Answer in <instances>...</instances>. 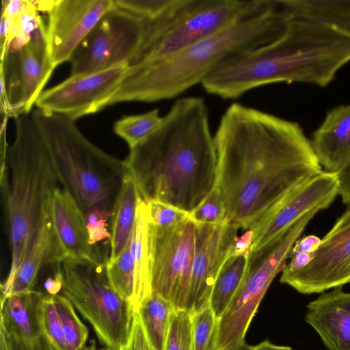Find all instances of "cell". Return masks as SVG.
Segmentation results:
<instances>
[{
  "label": "cell",
  "instance_id": "cell-1",
  "mask_svg": "<svg viewBox=\"0 0 350 350\" xmlns=\"http://www.w3.org/2000/svg\"><path fill=\"white\" fill-rule=\"evenodd\" d=\"M217 183L226 218L250 229L291 191L323 171L301 126L241 103L230 105L214 135Z\"/></svg>",
  "mask_w": 350,
  "mask_h": 350
},
{
  "label": "cell",
  "instance_id": "cell-2",
  "mask_svg": "<svg viewBox=\"0 0 350 350\" xmlns=\"http://www.w3.org/2000/svg\"><path fill=\"white\" fill-rule=\"evenodd\" d=\"M142 200L190 214L215 188L217 154L208 111L200 96L177 99L159 126L124 160Z\"/></svg>",
  "mask_w": 350,
  "mask_h": 350
},
{
  "label": "cell",
  "instance_id": "cell-3",
  "mask_svg": "<svg viewBox=\"0 0 350 350\" xmlns=\"http://www.w3.org/2000/svg\"><path fill=\"white\" fill-rule=\"evenodd\" d=\"M349 62V36L329 24L291 14L280 37L230 59L201 85L224 99L275 83L325 86Z\"/></svg>",
  "mask_w": 350,
  "mask_h": 350
},
{
  "label": "cell",
  "instance_id": "cell-4",
  "mask_svg": "<svg viewBox=\"0 0 350 350\" xmlns=\"http://www.w3.org/2000/svg\"><path fill=\"white\" fill-rule=\"evenodd\" d=\"M291 18L280 0H254L225 29L163 59L129 66L109 105L175 98L230 59L280 37Z\"/></svg>",
  "mask_w": 350,
  "mask_h": 350
},
{
  "label": "cell",
  "instance_id": "cell-5",
  "mask_svg": "<svg viewBox=\"0 0 350 350\" xmlns=\"http://www.w3.org/2000/svg\"><path fill=\"white\" fill-rule=\"evenodd\" d=\"M15 135L5 152L11 172L1 176L11 265L1 291L12 282L36 230L50 219L51 197L59 181L29 112L14 118Z\"/></svg>",
  "mask_w": 350,
  "mask_h": 350
},
{
  "label": "cell",
  "instance_id": "cell-6",
  "mask_svg": "<svg viewBox=\"0 0 350 350\" xmlns=\"http://www.w3.org/2000/svg\"><path fill=\"white\" fill-rule=\"evenodd\" d=\"M29 114L62 187L83 213L98 207L113 213L128 174L124 161L91 142L75 120L36 107Z\"/></svg>",
  "mask_w": 350,
  "mask_h": 350
},
{
  "label": "cell",
  "instance_id": "cell-7",
  "mask_svg": "<svg viewBox=\"0 0 350 350\" xmlns=\"http://www.w3.org/2000/svg\"><path fill=\"white\" fill-rule=\"evenodd\" d=\"M254 0H165L145 21L142 46L129 66L163 59L225 29Z\"/></svg>",
  "mask_w": 350,
  "mask_h": 350
},
{
  "label": "cell",
  "instance_id": "cell-8",
  "mask_svg": "<svg viewBox=\"0 0 350 350\" xmlns=\"http://www.w3.org/2000/svg\"><path fill=\"white\" fill-rule=\"evenodd\" d=\"M62 293L92 327L106 347L124 350L135 311L112 287L105 263L64 260Z\"/></svg>",
  "mask_w": 350,
  "mask_h": 350
},
{
  "label": "cell",
  "instance_id": "cell-9",
  "mask_svg": "<svg viewBox=\"0 0 350 350\" xmlns=\"http://www.w3.org/2000/svg\"><path fill=\"white\" fill-rule=\"evenodd\" d=\"M299 237V231L291 226L250 252L242 282L219 319L217 350L244 340L263 297L274 278L282 270Z\"/></svg>",
  "mask_w": 350,
  "mask_h": 350
},
{
  "label": "cell",
  "instance_id": "cell-10",
  "mask_svg": "<svg viewBox=\"0 0 350 350\" xmlns=\"http://www.w3.org/2000/svg\"><path fill=\"white\" fill-rule=\"evenodd\" d=\"M144 34L143 18L117 7L110 10L72 55L71 75L129 66L142 46Z\"/></svg>",
  "mask_w": 350,
  "mask_h": 350
},
{
  "label": "cell",
  "instance_id": "cell-11",
  "mask_svg": "<svg viewBox=\"0 0 350 350\" xmlns=\"http://www.w3.org/2000/svg\"><path fill=\"white\" fill-rule=\"evenodd\" d=\"M150 219V218H149ZM196 225L189 217L167 228L150 220L151 289L176 309H185L196 245Z\"/></svg>",
  "mask_w": 350,
  "mask_h": 350
},
{
  "label": "cell",
  "instance_id": "cell-12",
  "mask_svg": "<svg viewBox=\"0 0 350 350\" xmlns=\"http://www.w3.org/2000/svg\"><path fill=\"white\" fill-rule=\"evenodd\" d=\"M129 66L122 64L102 71L70 75L59 84L44 90L35 106L75 121L97 113L109 106Z\"/></svg>",
  "mask_w": 350,
  "mask_h": 350
},
{
  "label": "cell",
  "instance_id": "cell-13",
  "mask_svg": "<svg viewBox=\"0 0 350 350\" xmlns=\"http://www.w3.org/2000/svg\"><path fill=\"white\" fill-rule=\"evenodd\" d=\"M55 67L46 43V26L37 29L16 53H8L1 61V84L8 97V116L16 118L33 109Z\"/></svg>",
  "mask_w": 350,
  "mask_h": 350
},
{
  "label": "cell",
  "instance_id": "cell-14",
  "mask_svg": "<svg viewBox=\"0 0 350 350\" xmlns=\"http://www.w3.org/2000/svg\"><path fill=\"white\" fill-rule=\"evenodd\" d=\"M339 188L338 172L325 170L295 187L250 228L253 231L250 251L265 245L306 213L327 208L339 195Z\"/></svg>",
  "mask_w": 350,
  "mask_h": 350
},
{
  "label": "cell",
  "instance_id": "cell-15",
  "mask_svg": "<svg viewBox=\"0 0 350 350\" xmlns=\"http://www.w3.org/2000/svg\"><path fill=\"white\" fill-rule=\"evenodd\" d=\"M116 8L114 0H55L47 10L46 43L56 68L69 62L100 20Z\"/></svg>",
  "mask_w": 350,
  "mask_h": 350
},
{
  "label": "cell",
  "instance_id": "cell-16",
  "mask_svg": "<svg viewBox=\"0 0 350 350\" xmlns=\"http://www.w3.org/2000/svg\"><path fill=\"white\" fill-rule=\"evenodd\" d=\"M195 224V252L185 308L191 314L209 306L216 278L240 229L227 219L219 224Z\"/></svg>",
  "mask_w": 350,
  "mask_h": 350
},
{
  "label": "cell",
  "instance_id": "cell-17",
  "mask_svg": "<svg viewBox=\"0 0 350 350\" xmlns=\"http://www.w3.org/2000/svg\"><path fill=\"white\" fill-rule=\"evenodd\" d=\"M280 281L303 294L319 293L350 283V224L331 228L312 260L295 271H282Z\"/></svg>",
  "mask_w": 350,
  "mask_h": 350
},
{
  "label": "cell",
  "instance_id": "cell-18",
  "mask_svg": "<svg viewBox=\"0 0 350 350\" xmlns=\"http://www.w3.org/2000/svg\"><path fill=\"white\" fill-rule=\"evenodd\" d=\"M49 216L61 262L68 259L106 263L107 255L90 243L83 211L62 187H57L51 197Z\"/></svg>",
  "mask_w": 350,
  "mask_h": 350
},
{
  "label": "cell",
  "instance_id": "cell-19",
  "mask_svg": "<svg viewBox=\"0 0 350 350\" xmlns=\"http://www.w3.org/2000/svg\"><path fill=\"white\" fill-rule=\"evenodd\" d=\"M305 320L327 350H350V293L344 292L342 286L308 303Z\"/></svg>",
  "mask_w": 350,
  "mask_h": 350
},
{
  "label": "cell",
  "instance_id": "cell-20",
  "mask_svg": "<svg viewBox=\"0 0 350 350\" xmlns=\"http://www.w3.org/2000/svg\"><path fill=\"white\" fill-rule=\"evenodd\" d=\"M311 144L325 171L338 172L350 161V103L327 113Z\"/></svg>",
  "mask_w": 350,
  "mask_h": 350
},
{
  "label": "cell",
  "instance_id": "cell-21",
  "mask_svg": "<svg viewBox=\"0 0 350 350\" xmlns=\"http://www.w3.org/2000/svg\"><path fill=\"white\" fill-rule=\"evenodd\" d=\"M61 262L50 219L44 222L31 237L22 262L12 282L1 291V300L6 297L33 290L38 275L46 265Z\"/></svg>",
  "mask_w": 350,
  "mask_h": 350
},
{
  "label": "cell",
  "instance_id": "cell-22",
  "mask_svg": "<svg viewBox=\"0 0 350 350\" xmlns=\"http://www.w3.org/2000/svg\"><path fill=\"white\" fill-rule=\"evenodd\" d=\"M44 294L35 290L1 300L0 327L6 334L31 340L43 334L41 307Z\"/></svg>",
  "mask_w": 350,
  "mask_h": 350
},
{
  "label": "cell",
  "instance_id": "cell-23",
  "mask_svg": "<svg viewBox=\"0 0 350 350\" xmlns=\"http://www.w3.org/2000/svg\"><path fill=\"white\" fill-rule=\"evenodd\" d=\"M135 271L133 308L137 312L142 301L152 293L150 219L146 203L141 199L132 232Z\"/></svg>",
  "mask_w": 350,
  "mask_h": 350
},
{
  "label": "cell",
  "instance_id": "cell-24",
  "mask_svg": "<svg viewBox=\"0 0 350 350\" xmlns=\"http://www.w3.org/2000/svg\"><path fill=\"white\" fill-rule=\"evenodd\" d=\"M141 199L135 182L127 174L113 210L109 260L117 259L126 247L132 234Z\"/></svg>",
  "mask_w": 350,
  "mask_h": 350
},
{
  "label": "cell",
  "instance_id": "cell-25",
  "mask_svg": "<svg viewBox=\"0 0 350 350\" xmlns=\"http://www.w3.org/2000/svg\"><path fill=\"white\" fill-rule=\"evenodd\" d=\"M286 7L293 16L329 24L350 36V0H288Z\"/></svg>",
  "mask_w": 350,
  "mask_h": 350
},
{
  "label": "cell",
  "instance_id": "cell-26",
  "mask_svg": "<svg viewBox=\"0 0 350 350\" xmlns=\"http://www.w3.org/2000/svg\"><path fill=\"white\" fill-rule=\"evenodd\" d=\"M248 256H228L218 273L210 296L209 306L219 319L226 310L242 282Z\"/></svg>",
  "mask_w": 350,
  "mask_h": 350
},
{
  "label": "cell",
  "instance_id": "cell-27",
  "mask_svg": "<svg viewBox=\"0 0 350 350\" xmlns=\"http://www.w3.org/2000/svg\"><path fill=\"white\" fill-rule=\"evenodd\" d=\"M174 308L170 301L152 292L139 306L137 312L155 350H164L170 314Z\"/></svg>",
  "mask_w": 350,
  "mask_h": 350
},
{
  "label": "cell",
  "instance_id": "cell-28",
  "mask_svg": "<svg viewBox=\"0 0 350 350\" xmlns=\"http://www.w3.org/2000/svg\"><path fill=\"white\" fill-rule=\"evenodd\" d=\"M105 267L113 289L133 307L135 271L132 234L121 255L116 260L108 259Z\"/></svg>",
  "mask_w": 350,
  "mask_h": 350
},
{
  "label": "cell",
  "instance_id": "cell-29",
  "mask_svg": "<svg viewBox=\"0 0 350 350\" xmlns=\"http://www.w3.org/2000/svg\"><path fill=\"white\" fill-rule=\"evenodd\" d=\"M161 122L159 110L154 109L143 113L122 117L115 122L113 131L131 149L148 138Z\"/></svg>",
  "mask_w": 350,
  "mask_h": 350
},
{
  "label": "cell",
  "instance_id": "cell-30",
  "mask_svg": "<svg viewBox=\"0 0 350 350\" xmlns=\"http://www.w3.org/2000/svg\"><path fill=\"white\" fill-rule=\"evenodd\" d=\"M59 315L66 350H83L88 337L87 327L79 319L71 301L64 295H53Z\"/></svg>",
  "mask_w": 350,
  "mask_h": 350
},
{
  "label": "cell",
  "instance_id": "cell-31",
  "mask_svg": "<svg viewBox=\"0 0 350 350\" xmlns=\"http://www.w3.org/2000/svg\"><path fill=\"white\" fill-rule=\"evenodd\" d=\"M191 314V350H217L219 319L206 306Z\"/></svg>",
  "mask_w": 350,
  "mask_h": 350
},
{
  "label": "cell",
  "instance_id": "cell-32",
  "mask_svg": "<svg viewBox=\"0 0 350 350\" xmlns=\"http://www.w3.org/2000/svg\"><path fill=\"white\" fill-rule=\"evenodd\" d=\"M191 314L185 309L174 308L170 314L164 350H191Z\"/></svg>",
  "mask_w": 350,
  "mask_h": 350
},
{
  "label": "cell",
  "instance_id": "cell-33",
  "mask_svg": "<svg viewBox=\"0 0 350 350\" xmlns=\"http://www.w3.org/2000/svg\"><path fill=\"white\" fill-rule=\"evenodd\" d=\"M41 321L43 334L55 350H66L63 327L53 295L44 294L42 301Z\"/></svg>",
  "mask_w": 350,
  "mask_h": 350
},
{
  "label": "cell",
  "instance_id": "cell-34",
  "mask_svg": "<svg viewBox=\"0 0 350 350\" xmlns=\"http://www.w3.org/2000/svg\"><path fill=\"white\" fill-rule=\"evenodd\" d=\"M196 224H219L226 218V208L221 196L215 187L190 214Z\"/></svg>",
  "mask_w": 350,
  "mask_h": 350
},
{
  "label": "cell",
  "instance_id": "cell-35",
  "mask_svg": "<svg viewBox=\"0 0 350 350\" xmlns=\"http://www.w3.org/2000/svg\"><path fill=\"white\" fill-rule=\"evenodd\" d=\"M84 215L90 244L98 245L104 241L110 244L111 233L107 230V220L112 217V213L98 207H92Z\"/></svg>",
  "mask_w": 350,
  "mask_h": 350
},
{
  "label": "cell",
  "instance_id": "cell-36",
  "mask_svg": "<svg viewBox=\"0 0 350 350\" xmlns=\"http://www.w3.org/2000/svg\"><path fill=\"white\" fill-rule=\"evenodd\" d=\"M146 203L150 220L157 227L172 226L186 220L189 217V213L161 202L150 201Z\"/></svg>",
  "mask_w": 350,
  "mask_h": 350
},
{
  "label": "cell",
  "instance_id": "cell-37",
  "mask_svg": "<svg viewBox=\"0 0 350 350\" xmlns=\"http://www.w3.org/2000/svg\"><path fill=\"white\" fill-rule=\"evenodd\" d=\"M5 335L9 350H55L44 334L31 340L10 336L5 332Z\"/></svg>",
  "mask_w": 350,
  "mask_h": 350
},
{
  "label": "cell",
  "instance_id": "cell-38",
  "mask_svg": "<svg viewBox=\"0 0 350 350\" xmlns=\"http://www.w3.org/2000/svg\"><path fill=\"white\" fill-rule=\"evenodd\" d=\"M124 350H155L150 342L137 312H135L132 332Z\"/></svg>",
  "mask_w": 350,
  "mask_h": 350
},
{
  "label": "cell",
  "instance_id": "cell-39",
  "mask_svg": "<svg viewBox=\"0 0 350 350\" xmlns=\"http://www.w3.org/2000/svg\"><path fill=\"white\" fill-rule=\"evenodd\" d=\"M253 241V231L250 229L241 236L236 238L232 243L230 256L236 255H249L250 248Z\"/></svg>",
  "mask_w": 350,
  "mask_h": 350
},
{
  "label": "cell",
  "instance_id": "cell-40",
  "mask_svg": "<svg viewBox=\"0 0 350 350\" xmlns=\"http://www.w3.org/2000/svg\"><path fill=\"white\" fill-rule=\"evenodd\" d=\"M54 267V276L49 277L44 282L43 286L49 295H57L63 288V275L61 269V262L53 266Z\"/></svg>",
  "mask_w": 350,
  "mask_h": 350
},
{
  "label": "cell",
  "instance_id": "cell-41",
  "mask_svg": "<svg viewBox=\"0 0 350 350\" xmlns=\"http://www.w3.org/2000/svg\"><path fill=\"white\" fill-rule=\"evenodd\" d=\"M339 195L342 202L346 205L350 204V161L338 172Z\"/></svg>",
  "mask_w": 350,
  "mask_h": 350
},
{
  "label": "cell",
  "instance_id": "cell-42",
  "mask_svg": "<svg viewBox=\"0 0 350 350\" xmlns=\"http://www.w3.org/2000/svg\"><path fill=\"white\" fill-rule=\"evenodd\" d=\"M321 239L314 235H308L299 239L294 244L291 252L314 254L321 243Z\"/></svg>",
  "mask_w": 350,
  "mask_h": 350
},
{
  "label": "cell",
  "instance_id": "cell-43",
  "mask_svg": "<svg viewBox=\"0 0 350 350\" xmlns=\"http://www.w3.org/2000/svg\"><path fill=\"white\" fill-rule=\"evenodd\" d=\"M246 350H293L291 347L277 345L265 340L256 345H248Z\"/></svg>",
  "mask_w": 350,
  "mask_h": 350
},
{
  "label": "cell",
  "instance_id": "cell-44",
  "mask_svg": "<svg viewBox=\"0 0 350 350\" xmlns=\"http://www.w3.org/2000/svg\"><path fill=\"white\" fill-rule=\"evenodd\" d=\"M349 224H350V204L347 206L344 213L336 220L332 228H338Z\"/></svg>",
  "mask_w": 350,
  "mask_h": 350
},
{
  "label": "cell",
  "instance_id": "cell-45",
  "mask_svg": "<svg viewBox=\"0 0 350 350\" xmlns=\"http://www.w3.org/2000/svg\"><path fill=\"white\" fill-rule=\"evenodd\" d=\"M248 345L245 340L237 341L222 350H246Z\"/></svg>",
  "mask_w": 350,
  "mask_h": 350
},
{
  "label": "cell",
  "instance_id": "cell-46",
  "mask_svg": "<svg viewBox=\"0 0 350 350\" xmlns=\"http://www.w3.org/2000/svg\"><path fill=\"white\" fill-rule=\"evenodd\" d=\"M0 346L1 350H9L5 332L1 327H0Z\"/></svg>",
  "mask_w": 350,
  "mask_h": 350
},
{
  "label": "cell",
  "instance_id": "cell-47",
  "mask_svg": "<svg viewBox=\"0 0 350 350\" xmlns=\"http://www.w3.org/2000/svg\"><path fill=\"white\" fill-rule=\"evenodd\" d=\"M96 350H113V349H111L108 348V347H105V348H103V349H96Z\"/></svg>",
  "mask_w": 350,
  "mask_h": 350
},
{
  "label": "cell",
  "instance_id": "cell-48",
  "mask_svg": "<svg viewBox=\"0 0 350 350\" xmlns=\"http://www.w3.org/2000/svg\"><path fill=\"white\" fill-rule=\"evenodd\" d=\"M83 350H96V349L94 348L93 347H90V348H88V349H83Z\"/></svg>",
  "mask_w": 350,
  "mask_h": 350
}]
</instances>
